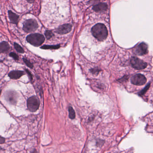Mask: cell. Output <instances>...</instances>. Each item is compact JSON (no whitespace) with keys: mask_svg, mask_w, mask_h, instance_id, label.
Returning <instances> with one entry per match:
<instances>
[{"mask_svg":"<svg viewBox=\"0 0 153 153\" xmlns=\"http://www.w3.org/2000/svg\"><path fill=\"white\" fill-rule=\"evenodd\" d=\"M93 36L100 41H103L107 38L108 31L105 25L102 24H97L92 29Z\"/></svg>","mask_w":153,"mask_h":153,"instance_id":"obj_1","label":"cell"},{"mask_svg":"<svg viewBox=\"0 0 153 153\" xmlns=\"http://www.w3.org/2000/svg\"><path fill=\"white\" fill-rule=\"evenodd\" d=\"M27 40L34 46H39L44 42L45 38L40 34H32L27 36Z\"/></svg>","mask_w":153,"mask_h":153,"instance_id":"obj_2","label":"cell"},{"mask_svg":"<svg viewBox=\"0 0 153 153\" xmlns=\"http://www.w3.org/2000/svg\"><path fill=\"white\" fill-rule=\"evenodd\" d=\"M28 109L31 112H35L39 108L40 101L36 96L31 97L27 101Z\"/></svg>","mask_w":153,"mask_h":153,"instance_id":"obj_3","label":"cell"},{"mask_svg":"<svg viewBox=\"0 0 153 153\" xmlns=\"http://www.w3.org/2000/svg\"><path fill=\"white\" fill-rule=\"evenodd\" d=\"M38 27V25L36 21L31 19L24 22L23 29L26 33H31L36 30Z\"/></svg>","mask_w":153,"mask_h":153,"instance_id":"obj_4","label":"cell"},{"mask_svg":"<svg viewBox=\"0 0 153 153\" xmlns=\"http://www.w3.org/2000/svg\"><path fill=\"white\" fill-rule=\"evenodd\" d=\"M131 66L136 70H142L147 66V63L136 57H133L130 61Z\"/></svg>","mask_w":153,"mask_h":153,"instance_id":"obj_5","label":"cell"},{"mask_svg":"<svg viewBox=\"0 0 153 153\" xmlns=\"http://www.w3.org/2000/svg\"><path fill=\"white\" fill-rule=\"evenodd\" d=\"M146 79L143 75L137 74L134 75L131 78V82L133 84L138 86L143 85L146 82Z\"/></svg>","mask_w":153,"mask_h":153,"instance_id":"obj_6","label":"cell"},{"mask_svg":"<svg viewBox=\"0 0 153 153\" xmlns=\"http://www.w3.org/2000/svg\"><path fill=\"white\" fill-rule=\"evenodd\" d=\"M148 52V45L144 42L140 44L135 50V52L137 55L141 56L146 54Z\"/></svg>","mask_w":153,"mask_h":153,"instance_id":"obj_7","label":"cell"},{"mask_svg":"<svg viewBox=\"0 0 153 153\" xmlns=\"http://www.w3.org/2000/svg\"><path fill=\"white\" fill-rule=\"evenodd\" d=\"M72 29V25L70 24H66L58 27L56 30V32L60 34H64L69 33Z\"/></svg>","mask_w":153,"mask_h":153,"instance_id":"obj_8","label":"cell"},{"mask_svg":"<svg viewBox=\"0 0 153 153\" xmlns=\"http://www.w3.org/2000/svg\"><path fill=\"white\" fill-rule=\"evenodd\" d=\"M24 75V72L23 71H13L9 73L8 76L10 77V78L16 80L20 78Z\"/></svg>","mask_w":153,"mask_h":153,"instance_id":"obj_9","label":"cell"},{"mask_svg":"<svg viewBox=\"0 0 153 153\" xmlns=\"http://www.w3.org/2000/svg\"><path fill=\"white\" fill-rule=\"evenodd\" d=\"M108 8L107 4L105 3H101L94 6L93 9L96 12H103L106 10Z\"/></svg>","mask_w":153,"mask_h":153,"instance_id":"obj_10","label":"cell"},{"mask_svg":"<svg viewBox=\"0 0 153 153\" xmlns=\"http://www.w3.org/2000/svg\"><path fill=\"white\" fill-rule=\"evenodd\" d=\"M8 14H9V19H10L11 23H13V24H17L18 22V19H19V16L17 15L16 14H15L10 10L9 11Z\"/></svg>","mask_w":153,"mask_h":153,"instance_id":"obj_11","label":"cell"},{"mask_svg":"<svg viewBox=\"0 0 153 153\" xmlns=\"http://www.w3.org/2000/svg\"><path fill=\"white\" fill-rule=\"evenodd\" d=\"M10 47L8 43L5 41H3L1 43L0 45V51L1 53H6L9 51Z\"/></svg>","mask_w":153,"mask_h":153,"instance_id":"obj_12","label":"cell"},{"mask_svg":"<svg viewBox=\"0 0 153 153\" xmlns=\"http://www.w3.org/2000/svg\"><path fill=\"white\" fill-rule=\"evenodd\" d=\"M69 117L72 120H73L76 117V113L75 111L72 106H69Z\"/></svg>","mask_w":153,"mask_h":153,"instance_id":"obj_13","label":"cell"},{"mask_svg":"<svg viewBox=\"0 0 153 153\" xmlns=\"http://www.w3.org/2000/svg\"><path fill=\"white\" fill-rule=\"evenodd\" d=\"M60 48V45H45L44 46H42L41 47V48L42 49H56Z\"/></svg>","mask_w":153,"mask_h":153,"instance_id":"obj_14","label":"cell"},{"mask_svg":"<svg viewBox=\"0 0 153 153\" xmlns=\"http://www.w3.org/2000/svg\"><path fill=\"white\" fill-rule=\"evenodd\" d=\"M14 46H15V48L16 50H17V52H19V53H24V49L22 48V47L20 46L19 44L16 43H14Z\"/></svg>","mask_w":153,"mask_h":153,"instance_id":"obj_15","label":"cell"},{"mask_svg":"<svg viewBox=\"0 0 153 153\" xmlns=\"http://www.w3.org/2000/svg\"><path fill=\"white\" fill-rule=\"evenodd\" d=\"M23 61L26 64L28 67H29L30 68H33V64L30 62L29 60H28V59H26V58H23Z\"/></svg>","mask_w":153,"mask_h":153,"instance_id":"obj_16","label":"cell"},{"mask_svg":"<svg viewBox=\"0 0 153 153\" xmlns=\"http://www.w3.org/2000/svg\"><path fill=\"white\" fill-rule=\"evenodd\" d=\"M45 35L47 39H49L52 38V36H53L54 34L53 33L52 31L48 30L45 31Z\"/></svg>","mask_w":153,"mask_h":153,"instance_id":"obj_17","label":"cell"},{"mask_svg":"<svg viewBox=\"0 0 153 153\" xmlns=\"http://www.w3.org/2000/svg\"><path fill=\"white\" fill-rule=\"evenodd\" d=\"M150 86V84H148L147 86H146V87L143 90L141 91L139 93V95L140 96H142L145 93V92H146V91L148 89V88H149Z\"/></svg>","mask_w":153,"mask_h":153,"instance_id":"obj_18","label":"cell"},{"mask_svg":"<svg viewBox=\"0 0 153 153\" xmlns=\"http://www.w3.org/2000/svg\"><path fill=\"white\" fill-rule=\"evenodd\" d=\"M10 56L12 57V58H13L15 60H19V56H18L17 54H16L14 53H13V52H12V53H10Z\"/></svg>","mask_w":153,"mask_h":153,"instance_id":"obj_19","label":"cell"},{"mask_svg":"<svg viewBox=\"0 0 153 153\" xmlns=\"http://www.w3.org/2000/svg\"><path fill=\"white\" fill-rule=\"evenodd\" d=\"M90 71L93 74H97L100 72V70L98 68H92V69H91Z\"/></svg>","mask_w":153,"mask_h":153,"instance_id":"obj_20","label":"cell"},{"mask_svg":"<svg viewBox=\"0 0 153 153\" xmlns=\"http://www.w3.org/2000/svg\"><path fill=\"white\" fill-rule=\"evenodd\" d=\"M26 72H27V74H28V75H29V77L30 78V79L31 80H33V75L31 74V73L29 71V70H27V69H25Z\"/></svg>","mask_w":153,"mask_h":153,"instance_id":"obj_21","label":"cell"},{"mask_svg":"<svg viewBox=\"0 0 153 153\" xmlns=\"http://www.w3.org/2000/svg\"><path fill=\"white\" fill-rule=\"evenodd\" d=\"M5 141V139L1 136V139H0V143H1V144L4 143Z\"/></svg>","mask_w":153,"mask_h":153,"instance_id":"obj_22","label":"cell"},{"mask_svg":"<svg viewBox=\"0 0 153 153\" xmlns=\"http://www.w3.org/2000/svg\"><path fill=\"white\" fill-rule=\"evenodd\" d=\"M27 1L29 3H32L35 0H27Z\"/></svg>","mask_w":153,"mask_h":153,"instance_id":"obj_23","label":"cell"}]
</instances>
